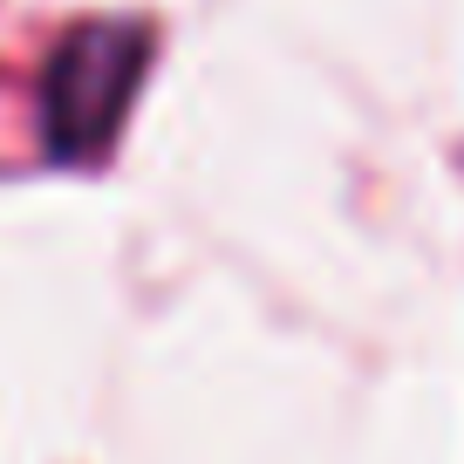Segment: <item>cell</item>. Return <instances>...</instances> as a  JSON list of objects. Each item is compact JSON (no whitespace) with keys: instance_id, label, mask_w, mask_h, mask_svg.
Wrapping results in <instances>:
<instances>
[{"instance_id":"1","label":"cell","mask_w":464,"mask_h":464,"mask_svg":"<svg viewBox=\"0 0 464 464\" xmlns=\"http://www.w3.org/2000/svg\"><path fill=\"white\" fill-rule=\"evenodd\" d=\"M144 62H150V34L137 21H96L55 48L42 75V137L62 164L102 158V144L116 137V123L137 96Z\"/></svg>"}]
</instances>
